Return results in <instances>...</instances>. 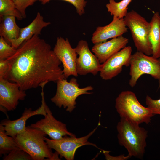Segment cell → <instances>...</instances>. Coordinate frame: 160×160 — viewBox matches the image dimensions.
<instances>
[{
  "instance_id": "cell-1",
  "label": "cell",
  "mask_w": 160,
  "mask_h": 160,
  "mask_svg": "<svg viewBox=\"0 0 160 160\" xmlns=\"http://www.w3.org/2000/svg\"><path fill=\"white\" fill-rule=\"evenodd\" d=\"M7 59L9 64L8 80L23 90L65 79L61 62L50 45L38 35L23 42Z\"/></svg>"
},
{
  "instance_id": "cell-2",
  "label": "cell",
  "mask_w": 160,
  "mask_h": 160,
  "mask_svg": "<svg viewBox=\"0 0 160 160\" xmlns=\"http://www.w3.org/2000/svg\"><path fill=\"white\" fill-rule=\"evenodd\" d=\"M139 125L121 118L116 128L119 144L127 149L131 157L142 159L147 146L148 132Z\"/></svg>"
},
{
  "instance_id": "cell-3",
  "label": "cell",
  "mask_w": 160,
  "mask_h": 160,
  "mask_svg": "<svg viewBox=\"0 0 160 160\" xmlns=\"http://www.w3.org/2000/svg\"><path fill=\"white\" fill-rule=\"evenodd\" d=\"M115 107L121 118L139 124H149L154 116L150 109L139 103L135 93L130 91H122L118 95Z\"/></svg>"
},
{
  "instance_id": "cell-4",
  "label": "cell",
  "mask_w": 160,
  "mask_h": 160,
  "mask_svg": "<svg viewBox=\"0 0 160 160\" xmlns=\"http://www.w3.org/2000/svg\"><path fill=\"white\" fill-rule=\"evenodd\" d=\"M46 135L43 131L28 126L15 138L20 148L33 160H50L53 153L45 140Z\"/></svg>"
},
{
  "instance_id": "cell-5",
  "label": "cell",
  "mask_w": 160,
  "mask_h": 160,
  "mask_svg": "<svg viewBox=\"0 0 160 160\" xmlns=\"http://www.w3.org/2000/svg\"><path fill=\"white\" fill-rule=\"evenodd\" d=\"M55 95L51 99V101L59 108L63 107L66 111L71 112L76 107V100L83 94H90L89 91L93 89L91 86L80 88L77 79L74 77L68 81L65 79L58 80Z\"/></svg>"
},
{
  "instance_id": "cell-6",
  "label": "cell",
  "mask_w": 160,
  "mask_h": 160,
  "mask_svg": "<svg viewBox=\"0 0 160 160\" xmlns=\"http://www.w3.org/2000/svg\"><path fill=\"white\" fill-rule=\"evenodd\" d=\"M124 20L130 30L137 51L148 55H152V47L148 38L150 22L133 10L127 12Z\"/></svg>"
},
{
  "instance_id": "cell-7",
  "label": "cell",
  "mask_w": 160,
  "mask_h": 160,
  "mask_svg": "<svg viewBox=\"0 0 160 160\" xmlns=\"http://www.w3.org/2000/svg\"><path fill=\"white\" fill-rule=\"evenodd\" d=\"M129 66L131 78L129 84L132 87L135 86L139 79L144 74L150 75L156 79H160V58L137 51L132 55Z\"/></svg>"
},
{
  "instance_id": "cell-8",
  "label": "cell",
  "mask_w": 160,
  "mask_h": 160,
  "mask_svg": "<svg viewBox=\"0 0 160 160\" xmlns=\"http://www.w3.org/2000/svg\"><path fill=\"white\" fill-rule=\"evenodd\" d=\"M97 129V127L87 135L81 137L65 136L57 140L50 139L45 137V139L49 147L54 149L61 157H64L67 160H73L76 151L82 146L91 145L99 149L95 144L88 141Z\"/></svg>"
},
{
  "instance_id": "cell-9",
  "label": "cell",
  "mask_w": 160,
  "mask_h": 160,
  "mask_svg": "<svg viewBox=\"0 0 160 160\" xmlns=\"http://www.w3.org/2000/svg\"><path fill=\"white\" fill-rule=\"evenodd\" d=\"M53 50L63 64L65 79L71 76L77 77L76 62L77 58L75 48H73L68 39L57 37Z\"/></svg>"
},
{
  "instance_id": "cell-10",
  "label": "cell",
  "mask_w": 160,
  "mask_h": 160,
  "mask_svg": "<svg viewBox=\"0 0 160 160\" xmlns=\"http://www.w3.org/2000/svg\"><path fill=\"white\" fill-rule=\"evenodd\" d=\"M79 57L76 62V70L78 75L85 76L91 73L94 76L100 72L102 64L91 52L87 42L81 40L75 48Z\"/></svg>"
},
{
  "instance_id": "cell-11",
  "label": "cell",
  "mask_w": 160,
  "mask_h": 160,
  "mask_svg": "<svg viewBox=\"0 0 160 160\" xmlns=\"http://www.w3.org/2000/svg\"><path fill=\"white\" fill-rule=\"evenodd\" d=\"M132 52L131 47L126 46L102 63L100 71L101 78L111 80L121 72L124 66H129Z\"/></svg>"
},
{
  "instance_id": "cell-12",
  "label": "cell",
  "mask_w": 160,
  "mask_h": 160,
  "mask_svg": "<svg viewBox=\"0 0 160 160\" xmlns=\"http://www.w3.org/2000/svg\"><path fill=\"white\" fill-rule=\"evenodd\" d=\"M45 107L46 114L44 116V118L35 123L31 124L30 126L43 131L53 140L61 139L67 135L76 136L75 135L68 131L66 124L54 118L46 103Z\"/></svg>"
},
{
  "instance_id": "cell-13",
  "label": "cell",
  "mask_w": 160,
  "mask_h": 160,
  "mask_svg": "<svg viewBox=\"0 0 160 160\" xmlns=\"http://www.w3.org/2000/svg\"><path fill=\"white\" fill-rule=\"evenodd\" d=\"M44 88H41V104L37 109L33 110L31 108H25L19 118L14 120L6 119L1 121L0 124L4 127L6 133L7 135L15 138L17 134L25 130L26 122L29 118L36 115H41L44 116L46 115L45 107L46 103Z\"/></svg>"
},
{
  "instance_id": "cell-14",
  "label": "cell",
  "mask_w": 160,
  "mask_h": 160,
  "mask_svg": "<svg viewBox=\"0 0 160 160\" xmlns=\"http://www.w3.org/2000/svg\"><path fill=\"white\" fill-rule=\"evenodd\" d=\"M26 94L17 83L0 78V105L8 111L16 109L19 100L25 99Z\"/></svg>"
},
{
  "instance_id": "cell-15",
  "label": "cell",
  "mask_w": 160,
  "mask_h": 160,
  "mask_svg": "<svg viewBox=\"0 0 160 160\" xmlns=\"http://www.w3.org/2000/svg\"><path fill=\"white\" fill-rule=\"evenodd\" d=\"M124 18L113 19L108 24L103 26H98L92 35L91 41L94 44L107 41L122 35L128 31Z\"/></svg>"
},
{
  "instance_id": "cell-16",
  "label": "cell",
  "mask_w": 160,
  "mask_h": 160,
  "mask_svg": "<svg viewBox=\"0 0 160 160\" xmlns=\"http://www.w3.org/2000/svg\"><path fill=\"white\" fill-rule=\"evenodd\" d=\"M128 39L122 35L102 43L94 44L92 51L101 63L126 46Z\"/></svg>"
},
{
  "instance_id": "cell-17",
  "label": "cell",
  "mask_w": 160,
  "mask_h": 160,
  "mask_svg": "<svg viewBox=\"0 0 160 160\" xmlns=\"http://www.w3.org/2000/svg\"><path fill=\"white\" fill-rule=\"evenodd\" d=\"M51 23L50 22L44 21L43 16L40 13L38 12L35 19L29 25L21 28L19 37L11 46L17 49L23 42L33 35H40L42 29Z\"/></svg>"
},
{
  "instance_id": "cell-18",
  "label": "cell",
  "mask_w": 160,
  "mask_h": 160,
  "mask_svg": "<svg viewBox=\"0 0 160 160\" xmlns=\"http://www.w3.org/2000/svg\"><path fill=\"white\" fill-rule=\"evenodd\" d=\"M16 17L12 15L0 17V36L11 45L19 37L21 28L17 25Z\"/></svg>"
},
{
  "instance_id": "cell-19",
  "label": "cell",
  "mask_w": 160,
  "mask_h": 160,
  "mask_svg": "<svg viewBox=\"0 0 160 160\" xmlns=\"http://www.w3.org/2000/svg\"><path fill=\"white\" fill-rule=\"evenodd\" d=\"M150 27L148 38L152 49V56L160 58V15L158 12L154 14L150 22Z\"/></svg>"
},
{
  "instance_id": "cell-20",
  "label": "cell",
  "mask_w": 160,
  "mask_h": 160,
  "mask_svg": "<svg viewBox=\"0 0 160 160\" xmlns=\"http://www.w3.org/2000/svg\"><path fill=\"white\" fill-rule=\"evenodd\" d=\"M132 0H122L119 2L109 0L106 7L113 18L123 19L127 13L128 6Z\"/></svg>"
},
{
  "instance_id": "cell-21",
  "label": "cell",
  "mask_w": 160,
  "mask_h": 160,
  "mask_svg": "<svg viewBox=\"0 0 160 160\" xmlns=\"http://www.w3.org/2000/svg\"><path fill=\"white\" fill-rule=\"evenodd\" d=\"M17 148H20L15 138L7 135L4 127L0 124V156L7 155L13 150Z\"/></svg>"
},
{
  "instance_id": "cell-22",
  "label": "cell",
  "mask_w": 160,
  "mask_h": 160,
  "mask_svg": "<svg viewBox=\"0 0 160 160\" xmlns=\"http://www.w3.org/2000/svg\"><path fill=\"white\" fill-rule=\"evenodd\" d=\"M6 15L14 16L19 20L23 19L12 0H0V16Z\"/></svg>"
},
{
  "instance_id": "cell-23",
  "label": "cell",
  "mask_w": 160,
  "mask_h": 160,
  "mask_svg": "<svg viewBox=\"0 0 160 160\" xmlns=\"http://www.w3.org/2000/svg\"><path fill=\"white\" fill-rule=\"evenodd\" d=\"M3 159V160H33L28 153L20 148L13 150L4 155Z\"/></svg>"
},
{
  "instance_id": "cell-24",
  "label": "cell",
  "mask_w": 160,
  "mask_h": 160,
  "mask_svg": "<svg viewBox=\"0 0 160 160\" xmlns=\"http://www.w3.org/2000/svg\"><path fill=\"white\" fill-rule=\"evenodd\" d=\"M16 49L13 47L2 37H0V60H5L13 55Z\"/></svg>"
},
{
  "instance_id": "cell-25",
  "label": "cell",
  "mask_w": 160,
  "mask_h": 160,
  "mask_svg": "<svg viewBox=\"0 0 160 160\" xmlns=\"http://www.w3.org/2000/svg\"><path fill=\"white\" fill-rule=\"evenodd\" d=\"M52 0H39L41 4L44 5ZM69 2L75 7L77 13L79 16L85 13L84 7L87 2L85 0H61Z\"/></svg>"
},
{
  "instance_id": "cell-26",
  "label": "cell",
  "mask_w": 160,
  "mask_h": 160,
  "mask_svg": "<svg viewBox=\"0 0 160 160\" xmlns=\"http://www.w3.org/2000/svg\"><path fill=\"white\" fill-rule=\"evenodd\" d=\"M16 9L19 12L23 18H26L25 10L29 6L32 5L39 0H12Z\"/></svg>"
},
{
  "instance_id": "cell-27",
  "label": "cell",
  "mask_w": 160,
  "mask_h": 160,
  "mask_svg": "<svg viewBox=\"0 0 160 160\" xmlns=\"http://www.w3.org/2000/svg\"><path fill=\"white\" fill-rule=\"evenodd\" d=\"M159 87H160V79H158ZM147 107L152 111L153 115H159L160 116V98L154 100L147 95L145 98Z\"/></svg>"
},
{
  "instance_id": "cell-28",
  "label": "cell",
  "mask_w": 160,
  "mask_h": 160,
  "mask_svg": "<svg viewBox=\"0 0 160 160\" xmlns=\"http://www.w3.org/2000/svg\"><path fill=\"white\" fill-rule=\"evenodd\" d=\"M9 69V64L6 59L0 60V78L7 79Z\"/></svg>"
},
{
  "instance_id": "cell-29",
  "label": "cell",
  "mask_w": 160,
  "mask_h": 160,
  "mask_svg": "<svg viewBox=\"0 0 160 160\" xmlns=\"http://www.w3.org/2000/svg\"><path fill=\"white\" fill-rule=\"evenodd\" d=\"M105 156L106 160H125L128 159L131 157L128 155L125 156L124 155H121L118 156H113L109 154V152L108 151L102 150Z\"/></svg>"
},
{
  "instance_id": "cell-30",
  "label": "cell",
  "mask_w": 160,
  "mask_h": 160,
  "mask_svg": "<svg viewBox=\"0 0 160 160\" xmlns=\"http://www.w3.org/2000/svg\"><path fill=\"white\" fill-rule=\"evenodd\" d=\"M0 111L3 112L4 113L7 114V111H8L4 107L0 105Z\"/></svg>"
}]
</instances>
